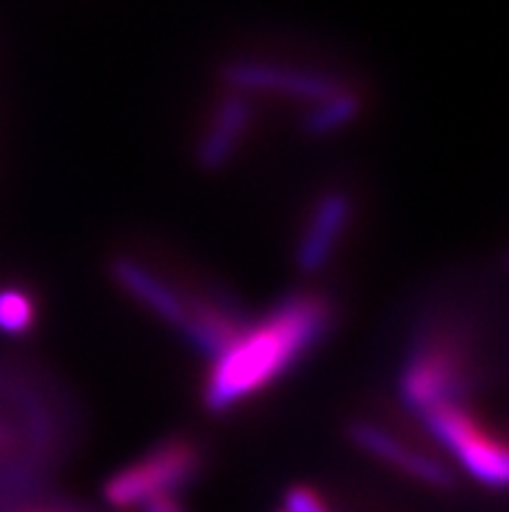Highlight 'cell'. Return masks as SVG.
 <instances>
[{
    "instance_id": "cell-1",
    "label": "cell",
    "mask_w": 509,
    "mask_h": 512,
    "mask_svg": "<svg viewBox=\"0 0 509 512\" xmlns=\"http://www.w3.org/2000/svg\"><path fill=\"white\" fill-rule=\"evenodd\" d=\"M333 323L336 307L323 292L286 294L213 359L203 385V409L221 416L271 388L323 344Z\"/></svg>"
},
{
    "instance_id": "cell-2",
    "label": "cell",
    "mask_w": 509,
    "mask_h": 512,
    "mask_svg": "<svg viewBox=\"0 0 509 512\" xmlns=\"http://www.w3.org/2000/svg\"><path fill=\"white\" fill-rule=\"evenodd\" d=\"M468 388V359L455 338L434 331L421 333L408 349L398 375L403 406L421 416L442 403H460Z\"/></svg>"
},
{
    "instance_id": "cell-3",
    "label": "cell",
    "mask_w": 509,
    "mask_h": 512,
    "mask_svg": "<svg viewBox=\"0 0 509 512\" xmlns=\"http://www.w3.org/2000/svg\"><path fill=\"white\" fill-rule=\"evenodd\" d=\"M203 468V453L187 437H169L154 450L112 474L104 481V500L117 510L143 507L162 497L174 494L193 484Z\"/></svg>"
},
{
    "instance_id": "cell-4",
    "label": "cell",
    "mask_w": 509,
    "mask_h": 512,
    "mask_svg": "<svg viewBox=\"0 0 509 512\" xmlns=\"http://www.w3.org/2000/svg\"><path fill=\"white\" fill-rule=\"evenodd\" d=\"M437 445L458 461L465 474L491 492H502L509 481L504 442L489 435L463 403H442L419 416Z\"/></svg>"
},
{
    "instance_id": "cell-5",
    "label": "cell",
    "mask_w": 509,
    "mask_h": 512,
    "mask_svg": "<svg viewBox=\"0 0 509 512\" xmlns=\"http://www.w3.org/2000/svg\"><path fill=\"white\" fill-rule=\"evenodd\" d=\"M221 81L237 94H276V97L297 99L310 107L336 97L348 89L341 78L325 71H310L297 65L271 63V60H232L221 68Z\"/></svg>"
},
{
    "instance_id": "cell-6",
    "label": "cell",
    "mask_w": 509,
    "mask_h": 512,
    "mask_svg": "<svg viewBox=\"0 0 509 512\" xmlns=\"http://www.w3.org/2000/svg\"><path fill=\"white\" fill-rule=\"evenodd\" d=\"M346 435L361 453L372 455L374 461L393 466L395 471L406 474L408 479L419 481V484H426L432 489L455 487V476H452V468L447 463H442L434 455L411 448L380 424L369 422V419H356V422L348 424Z\"/></svg>"
},
{
    "instance_id": "cell-7",
    "label": "cell",
    "mask_w": 509,
    "mask_h": 512,
    "mask_svg": "<svg viewBox=\"0 0 509 512\" xmlns=\"http://www.w3.org/2000/svg\"><path fill=\"white\" fill-rule=\"evenodd\" d=\"M354 219V198L343 188H330L317 198L310 211L307 227L297 242L294 266L304 276H317L330 266V260L346 237Z\"/></svg>"
},
{
    "instance_id": "cell-8",
    "label": "cell",
    "mask_w": 509,
    "mask_h": 512,
    "mask_svg": "<svg viewBox=\"0 0 509 512\" xmlns=\"http://www.w3.org/2000/svg\"><path fill=\"white\" fill-rule=\"evenodd\" d=\"M247 325L245 312L237 302L216 294H187V320L180 336L198 351L200 357L213 362Z\"/></svg>"
},
{
    "instance_id": "cell-9",
    "label": "cell",
    "mask_w": 509,
    "mask_h": 512,
    "mask_svg": "<svg viewBox=\"0 0 509 512\" xmlns=\"http://www.w3.org/2000/svg\"><path fill=\"white\" fill-rule=\"evenodd\" d=\"M110 273L115 284L123 289L128 297H133L141 307L167 323L169 328L180 333L187 320V294L180 292L172 281L149 268L146 263L128 255H117L110 263Z\"/></svg>"
},
{
    "instance_id": "cell-10",
    "label": "cell",
    "mask_w": 509,
    "mask_h": 512,
    "mask_svg": "<svg viewBox=\"0 0 509 512\" xmlns=\"http://www.w3.org/2000/svg\"><path fill=\"white\" fill-rule=\"evenodd\" d=\"M252 120H255V110H252L250 99L237 91H226L213 107L211 120H208L198 151H195L198 167L203 172H221L229 167L250 133Z\"/></svg>"
},
{
    "instance_id": "cell-11",
    "label": "cell",
    "mask_w": 509,
    "mask_h": 512,
    "mask_svg": "<svg viewBox=\"0 0 509 512\" xmlns=\"http://www.w3.org/2000/svg\"><path fill=\"white\" fill-rule=\"evenodd\" d=\"M361 107H364V99L354 89H343L336 97L310 107V112L302 117L299 128L307 138H325L354 123L356 117L361 115Z\"/></svg>"
},
{
    "instance_id": "cell-12",
    "label": "cell",
    "mask_w": 509,
    "mask_h": 512,
    "mask_svg": "<svg viewBox=\"0 0 509 512\" xmlns=\"http://www.w3.org/2000/svg\"><path fill=\"white\" fill-rule=\"evenodd\" d=\"M37 323L34 299L21 289H0V333L6 336H24Z\"/></svg>"
},
{
    "instance_id": "cell-13",
    "label": "cell",
    "mask_w": 509,
    "mask_h": 512,
    "mask_svg": "<svg viewBox=\"0 0 509 512\" xmlns=\"http://www.w3.org/2000/svg\"><path fill=\"white\" fill-rule=\"evenodd\" d=\"M281 512H333L323 494L315 492L307 484H294L284 494V510Z\"/></svg>"
},
{
    "instance_id": "cell-14",
    "label": "cell",
    "mask_w": 509,
    "mask_h": 512,
    "mask_svg": "<svg viewBox=\"0 0 509 512\" xmlns=\"http://www.w3.org/2000/svg\"><path fill=\"white\" fill-rule=\"evenodd\" d=\"M141 510L143 512H182V507L177 505L174 497H162V500H154L149 502V505H143Z\"/></svg>"
},
{
    "instance_id": "cell-15",
    "label": "cell",
    "mask_w": 509,
    "mask_h": 512,
    "mask_svg": "<svg viewBox=\"0 0 509 512\" xmlns=\"http://www.w3.org/2000/svg\"><path fill=\"white\" fill-rule=\"evenodd\" d=\"M278 512H281V510H278Z\"/></svg>"
}]
</instances>
